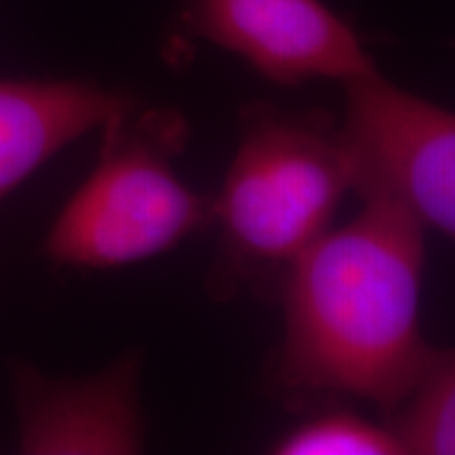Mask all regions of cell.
<instances>
[{"instance_id": "6da1fadb", "label": "cell", "mask_w": 455, "mask_h": 455, "mask_svg": "<svg viewBox=\"0 0 455 455\" xmlns=\"http://www.w3.org/2000/svg\"><path fill=\"white\" fill-rule=\"evenodd\" d=\"M325 230L283 281L284 339L275 379L284 390L363 398L390 415L436 350L419 329L424 226L384 192Z\"/></svg>"}, {"instance_id": "7a4b0ae2", "label": "cell", "mask_w": 455, "mask_h": 455, "mask_svg": "<svg viewBox=\"0 0 455 455\" xmlns=\"http://www.w3.org/2000/svg\"><path fill=\"white\" fill-rule=\"evenodd\" d=\"M95 169L44 238L51 261L118 268L161 255L213 220V201L175 173L188 124L169 108H129L104 127Z\"/></svg>"}, {"instance_id": "3957f363", "label": "cell", "mask_w": 455, "mask_h": 455, "mask_svg": "<svg viewBox=\"0 0 455 455\" xmlns=\"http://www.w3.org/2000/svg\"><path fill=\"white\" fill-rule=\"evenodd\" d=\"M350 188L355 163L329 114L253 106L213 201L228 266L247 275H284L327 230Z\"/></svg>"}, {"instance_id": "277c9868", "label": "cell", "mask_w": 455, "mask_h": 455, "mask_svg": "<svg viewBox=\"0 0 455 455\" xmlns=\"http://www.w3.org/2000/svg\"><path fill=\"white\" fill-rule=\"evenodd\" d=\"M344 87L339 131L355 163V190L396 198L455 244V112L398 89L379 72Z\"/></svg>"}, {"instance_id": "5b68a950", "label": "cell", "mask_w": 455, "mask_h": 455, "mask_svg": "<svg viewBox=\"0 0 455 455\" xmlns=\"http://www.w3.org/2000/svg\"><path fill=\"white\" fill-rule=\"evenodd\" d=\"M184 20L204 41L284 87L379 72L355 28L323 0H186Z\"/></svg>"}, {"instance_id": "8992f818", "label": "cell", "mask_w": 455, "mask_h": 455, "mask_svg": "<svg viewBox=\"0 0 455 455\" xmlns=\"http://www.w3.org/2000/svg\"><path fill=\"white\" fill-rule=\"evenodd\" d=\"M140 358L124 356L89 378H49L11 367L17 445L30 455H127L144 447Z\"/></svg>"}, {"instance_id": "52a82bcc", "label": "cell", "mask_w": 455, "mask_h": 455, "mask_svg": "<svg viewBox=\"0 0 455 455\" xmlns=\"http://www.w3.org/2000/svg\"><path fill=\"white\" fill-rule=\"evenodd\" d=\"M135 101L87 81H0V201Z\"/></svg>"}, {"instance_id": "ba28073f", "label": "cell", "mask_w": 455, "mask_h": 455, "mask_svg": "<svg viewBox=\"0 0 455 455\" xmlns=\"http://www.w3.org/2000/svg\"><path fill=\"white\" fill-rule=\"evenodd\" d=\"M386 424L403 453L455 455V348L436 350L428 371Z\"/></svg>"}, {"instance_id": "9c48e42d", "label": "cell", "mask_w": 455, "mask_h": 455, "mask_svg": "<svg viewBox=\"0 0 455 455\" xmlns=\"http://www.w3.org/2000/svg\"><path fill=\"white\" fill-rule=\"evenodd\" d=\"M276 455H401L388 424L378 426L350 411L323 413L295 426L272 447Z\"/></svg>"}]
</instances>
